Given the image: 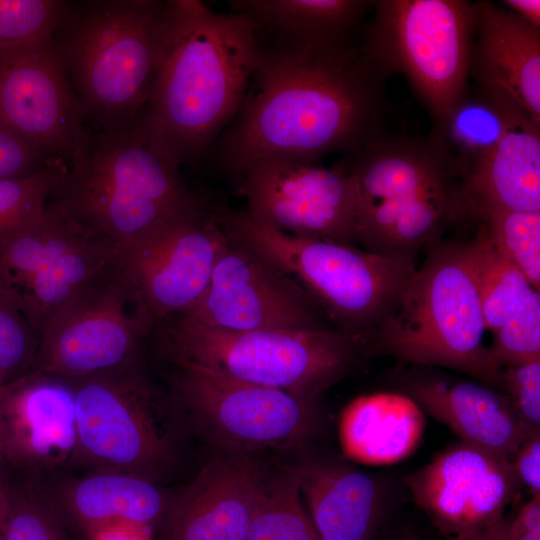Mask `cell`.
<instances>
[{"instance_id": "836d02e7", "label": "cell", "mask_w": 540, "mask_h": 540, "mask_svg": "<svg viewBox=\"0 0 540 540\" xmlns=\"http://www.w3.org/2000/svg\"><path fill=\"white\" fill-rule=\"evenodd\" d=\"M60 158L50 159L40 170L25 176L0 179V232L44 211L49 196L67 170Z\"/></svg>"}, {"instance_id": "83f0119b", "label": "cell", "mask_w": 540, "mask_h": 540, "mask_svg": "<svg viewBox=\"0 0 540 540\" xmlns=\"http://www.w3.org/2000/svg\"><path fill=\"white\" fill-rule=\"evenodd\" d=\"M519 112L523 111L498 94L469 86L451 112L433 124L431 132L463 180L497 145Z\"/></svg>"}, {"instance_id": "7c38bea8", "label": "cell", "mask_w": 540, "mask_h": 540, "mask_svg": "<svg viewBox=\"0 0 540 540\" xmlns=\"http://www.w3.org/2000/svg\"><path fill=\"white\" fill-rule=\"evenodd\" d=\"M48 207L0 232V289L41 336L51 321L118 260Z\"/></svg>"}, {"instance_id": "f1b7e54d", "label": "cell", "mask_w": 540, "mask_h": 540, "mask_svg": "<svg viewBox=\"0 0 540 540\" xmlns=\"http://www.w3.org/2000/svg\"><path fill=\"white\" fill-rule=\"evenodd\" d=\"M472 239L462 241L480 300L487 330L507 322L534 289L520 270L497 248L485 227L475 222Z\"/></svg>"}, {"instance_id": "4316f807", "label": "cell", "mask_w": 540, "mask_h": 540, "mask_svg": "<svg viewBox=\"0 0 540 540\" xmlns=\"http://www.w3.org/2000/svg\"><path fill=\"white\" fill-rule=\"evenodd\" d=\"M368 0H233L232 12L249 16L260 31L296 40L340 44L355 42Z\"/></svg>"}, {"instance_id": "7a4b0ae2", "label": "cell", "mask_w": 540, "mask_h": 540, "mask_svg": "<svg viewBox=\"0 0 540 540\" xmlns=\"http://www.w3.org/2000/svg\"><path fill=\"white\" fill-rule=\"evenodd\" d=\"M259 60L256 25L198 0L166 1L162 44L142 113L181 164L200 156L239 111Z\"/></svg>"}, {"instance_id": "d4e9b609", "label": "cell", "mask_w": 540, "mask_h": 540, "mask_svg": "<svg viewBox=\"0 0 540 540\" xmlns=\"http://www.w3.org/2000/svg\"><path fill=\"white\" fill-rule=\"evenodd\" d=\"M462 183L473 221L492 211H540V124L519 112Z\"/></svg>"}, {"instance_id": "5b68a950", "label": "cell", "mask_w": 540, "mask_h": 540, "mask_svg": "<svg viewBox=\"0 0 540 540\" xmlns=\"http://www.w3.org/2000/svg\"><path fill=\"white\" fill-rule=\"evenodd\" d=\"M481 300L462 241L441 240L408 280L394 305L365 340V354L468 374L503 388V368L484 336Z\"/></svg>"}, {"instance_id": "52a82bcc", "label": "cell", "mask_w": 540, "mask_h": 540, "mask_svg": "<svg viewBox=\"0 0 540 540\" xmlns=\"http://www.w3.org/2000/svg\"><path fill=\"white\" fill-rule=\"evenodd\" d=\"M214 217L227 236L296 281L335 329L363 344L416 270L415 259L289 235L255 220L245 209Z\"/></svg>"}, {"instance_id": "e0dca14e", "label": "cell", "mask_w": 540, "mask_h": 540, "mask_svg": "<svg viewBox=\"0 0 540 540\" xmlns=\"http://www.w3.org/2000/svg\"><path fill=\"white\" fill-rule=\"evenodd\" d=\"M53 38L0 53V121L70 162L88 134Z\"/></svg>"}, {"instance_id": "ba28073f", "label": "cell", "mask_w": 540, "mask_h": 540, "mask_svg": "<svg viewBox=\"0 0 540 540\" xmlns=\"http://www.w3.org/2000/svg\"><path fill=\"white\" fill-rule=\"evenodd\" d=\"M173 364L189 363L317 401L365 354L363 343L335 328L233 331L185 315L154 329Z\"/></svg>"}, {"instance_id": "8d00e7d4", "label": "cell", "mask_w": 540, "mask_h": 540, "mask_svg": "<svg viewBox=\"0 0 540 540\" xmlns=\"http://www.w3.org/2000/svg\"><path fill=\"white\" fill-rule=\"evenodd\" d=\"M503 388L520 419L539 431L540 361L503 368Z\"/></svg>"}, {"instance_id": "9c48e42d", "label": "cell", "mask_w": 540, "mask_h": 540, "mask_svg": "<svg viewBox=\"0 0 540 540\" xmlns=\"http://www.w3.org/2000/svg\"><path fill=\"white\" fill-rule=\"evenodd\" d=\"M363 28L366 56L389 76L403 74L441 122L469 85L474 2L377 0Z\"/></svg>"}, {"instance_id": "484cf974", "label": "cell", "mask_w": 540, "mask_h": 540, "mask_svg": "<svg viewBox=\"0 0 540 540\" xmlns=\"http://www.w3.org/2000/svg\"><path fill=\"white\" fill-rule=\"evenodd\" d=\"M424 430L418 404L405 394L381 392L353 400L341 415L345 454L367 464H388L409 455Z\"/></svg>"}, {"instance_id": "5bb4252c", "label": "cell", "mask_w": 540, "mask_h": 540, "mask_svg": "<svg viewBox=\"0 0 540 540\" xmlns=\"http://www.w3.org/2000/svg\"><path fill=\"white\" fill-rule=\"evenodd\" d=\"M240 177L245 210L255 220L297 237L356 243L358 189L345 164L270 158Z\"/></svg>"}, {"instance_id": "ac0fdd59", "label": "cell", "mask_w": 540, "mask_h": 540, "mask_svg": "<svg viewBox=\"0 0 540 540\" xmlns=\"http://www.w3.org/2000/svg\"><path fill=\"white\" fill-rule=\"evenodd\" d=\"M223 237L214 216L202 210L153 239L120 250V272L156 325L202 297Z\"/></svg>"}, {"instance_id": "bcb514c9", "label": "cell", "mask_w": 540, "mask_h": 540, "mask_svg": "<svg viewBox=\"0 0 540 540\" xmlns=\"http://www.w3.org/2000/svg\"><path fill=\"white\" fill-rule=\"evenodd\" d=\"M0 474H5L3 457H2L1 450H0Z\"/></svg>"}, {"instance_id": "ee69618b", "label": "cell", "mask_w": 540, "mask_h": 540, "mask_svg": "<svg viewBox=\"0 0 540 540\" xmlns=\"http://www.w3.org/2000/svg\"><path fill=\"white\" fill-rule=\"evenodd\" d=\"M7 507V478L6 474H0V529L2 530Z\"/></svg>"}, {"instance_id": "3957f363", "label": "cell", "mask_w": 540, "mask_h": 540, "mask_svg": "<svg viewBox=\"0 0 540 540\" xmlns=\"http://www.w3.org/2000/svg\"><path fill=\"white\" fill-rule=\"evenodd\" d=\"M47 207L89 239L140 245L203 210L175 160L140 113L88 134Z\"/></svg>"}, {"instance_id": "cb8c5ba5", "label": "cell", "mask_w": 540, "mask_h": 540, "mask_svg": "<svg viewBox=\"0 0 540 540\" xmlns=\"http://www.w3.org/2000/svg\"><path fill=\"white\" fill-rule=\"evenodd\" d=\"M297 468L319 540H372L384 506L379 480L338 462L309 461Z\"/></svg>"}, {"instance_id": "d6986e66", "label": "cell", "mask_w": 540, "mask_h": 540, "mask_svg": "<svg viewBox=\"0 0 540 540\" xmlns=\"http://www.w3.org/2000/svg\"><path fill=\"white\" fill-rule=\"evenodd\" d=\"M0 450L4 469L41 481L74 465L76 409L68 381L28 374L0 395Z\"/></svg>"}, {"instance_id": "277c9868", "label": "cell", "mask_w": 540, "mask_h": 540, "mask_svg": "<svg viewBox=\"0 0 540 540\" xmlns=\"http://www.w3.org/2000/svg\"><path fill=\"white\" fill-rule=\"evenodd\" d=\"M345 164L358 189L356 242L367 251L415 259L450 229L473 221L461 177L443 146L380 133Z\"/></svg>"}, {"instance_id": "603a6c76", "label": "cell", "mask_w": 540, "mask_h": 540, "mask_svg": "<svg viewBox=\"0 0 540 540\" xmlns=\"http://www.w3.org/2000/svg\"><path fill=\"white\" fill-rule=\"evenodd\" d=\"M403 388L463 442L510 461L521 443L537 432L520 419L507 395L487 385L414 373L404 378Z\"/></svg>"}, {"instance_id": "4dcf8cb0", "label": "cell", "mask_w": 540, "mask_h": 540, "mask_svg": "<svg viewBox=\"0 0 540 540\" xmlns=\"http://www.w3.org/2000/svg\"><path fill=\"white\" fill-rule=\"evenodd\" d=\"M7 478L5 540H71L69 532L39 484Z\"/></svg>"}, {"instance_id": "c3c4849f", "label": "cell", "mask_w": 540, "mask_h": 540, "mask_svg": "<svg viewBox=\"0 0 540 540\" xmlns=\"http://www.w3.org/2000/svg\"><path fill=\"white\" fill-rule=\"evenodd\" d=\"M0 540H5L3 533L0 535Z\"/></svg>"}, {"instance_id": "44dd1931", "label": "cell", "mask_w": 540, "mask_h": 540, "mask_svg": "<svg viewBox=\"0 0 540 540\" xmlns=\"http://www.w3.org/2000/svg\"><path fill=\"white\" fill-rule=\"evenodd\" d=\"M470 78L540 124V28L499 4L474 2Z\"/></svg>"}, {"instance_id": "60d3db41", "label": "cell", "mask_w": 540, "mask_h": 540, "mask_svg": "<svg viewBox=\"0 0 540 540\" xmlns=\"http://www.w3.org/2000/svg\"><path fill=\"white\" fill-rule=\"evenodd\" d=\"M502 4L528 24L540 28L539 0H505Z\"/></svg>"}, {"instance_id": "4fadbf2b", "label": "cell", "mask_w": 540, "mask_h": 540, "mask_svg": "<svg viewBox=\"0 0 540 540\" xmlns=\"http://www.w3.org/2000/svg\"><path fill=\"white\" fill-rule=\"evenodd\" d=\"M172 383L192 420L220 450L250 454L296 447L318 430L317 401L180 363Z\"/></svg>"}, {"instance_id": "7dc6e473", "label": "cell", "mask_w": 540, "mask_h": 540, "mask_svg": "<svg viewBox=\"0 0 540 540\" xmlns=\"http://www.w3.org/2000/svg\"><path fill=\"white\" fill-rule=\"evenodd\" d=\"M4 387H5L4 382H3V380H2V378H1V376H0V395H1V393L3 392V390H4Z\"/></svg>"}, {"instance_id": "2e32d148", "label": "cell", "mask_w": 540, "mask_h": 540, "mask_svg": "<svg viewBox=\"0 0 540 540\" xmlns=\"http://www.w3.org/2000/svg\"><path fill=\"white\" fill-rule=\"evenodd\" d=\"M406 482L417 505L454 540H491L520 486L512 461L463 441Z\"/></svg>"}, {"instance_id": "74e56055", "label": "cell", "mask_w": 540, "mask_h": 540, "mask_svg": "<svg viewBox=\"0 0 540 540\" xmlns=\"http://www.w3.org/2000/svg\"><path fill=\"white\" fill-rule=\"evenodd\" d=\"M52 158L37 144L0 121V179L32 174Z\"/></svg>"}, {"instance_id": "f546056e", "label": "cell", "mask_w": 540, "mask_h": 540, "mask_svg": "<svg viewBox=\"0 0 540 540\" xmlns=\"http://www.w3.org/2000/svg\"><path fill=\"white\" fill-rule=\"evenodd\" d=\"M247 540H319L302 504L297 466L267 473Z\"/></svg>"}, {"instance_id": "e575fe53", "label": "cell", "mask_w": 540, "mask_h": 540, "mask_svg": "<svg viewBox=\"0 0 540 540\" xmlns=\"http://www.w3.org/2000/svg\"><path fill=\"white\" fill-rule=\"evenodd\" d=\"M489 350L501 367L540 361V293L532 289L518 311L493 333Z\"/></svg>"}, {"instance_id": "b9f144b4", "label": "cell", "mask_w": 540, "mask_h": 540, "mask_svg": "<svg viewBox=\"0 0 540 540\" xmlns=\"http://www.w3.org/2000/svg\"><path fill=\"white\" fill-rule=\"evenodd\" d=\"M90 540H148L147 531L128 526H116L100 531Z\"/></svg>"}, {"instance_id": "f35d334b", "label": "cell", "mask_w": 540, "mask_h": 540, "mask_svg": "<svg viewBox=\"0 0 540 540\" xmlns=\"http://www.w3.org/2000/svg\"><path fill=\"white\" fill-rule=\"evenodd\" d=\"M513 469L520 483L533 495L540 494V432L528 436L512 459Z\"/></svg>"}, {"instance_id": "ffe728a7", "label": "cell", "mask_w": 540, "mask_h": 540, "mask_svg": "<svg viewBox=\"0 0 540 540\" xmlns=\"http://www.w3.org/2000/svg\"><path fill=\"white\" fill-rule=\"evenodd\" d=\"M267 473L250 454L220 450L171 496L155 540H247Z\"/></svg>"}, {"instance_id": "d6a6232c", "label": "cell", "mask_w": 540, "mask_h": 540, "mask_svg": "<svg viewBox=\"0 0 540 540\" xmlns=\"http://www.w3.org/2000/svg\"><path fill=\"white\" fill-rule=\"evenodd\" d=\"M69 8L59 0H0V53L53 38Z\"/></svg>"}, {"instance_id": "1f68e13d", "label": "cell", "mask_w": 540, "mask_h": 540, "mask_svg": "<svg viewBox=\"0 0 540 540\" xmlns=\"http://www.w3.org/2000/svg\"><path fill=\"white\" fill-rule=\"evenodd\" d=\"M503 255L540 287V211H492L477 217Z\"/></svg>"}, {"instance_id": "7402d4cb", "label": "cell", "mask_w": 540, "mask_h": 540, "mask_svg": "<svg viewBox=\"0 0 540 540\" xmlns=\"http://www.w3.org/2000/svg\"><path fill=\"white\" fill-rule=\"evenodd\" d=\"M35 482L67 529L77 530L86 540L111 527L148 531L160 525L172 496L156 482L109 471L82 477L59 474Z\"/></svg>"}, {"instance_id": "9a60e30c", "label": "cell", "mask_w": 540, "mask_h": 540, "mask_svg": "<svg viewBox=\"0 0 540 540\" xmlns=\"http://www.w3.org/2000/svg\"><path fill=\"white\" fill-rule=\"evenodd\" d=\"M181 315L233 331L334 328L296 281L225 233L206 291Z\"/></svg>"}, {"instance_id": "f6af8a7d", "label": "cell", "mask_w": 540, "mask_h": 540, "mask_svg": "<svg viewBox=\"0 0 540 540\" xmlns=\"http://www.w3.org/2000/svg\"><path fill=\"white\" fill-rule=\"evenodd\" d=\"M393 540H418V539L413 535L406 534V535L398 536L397 538Z\"/></svg>"}, {"instance_id": "ab89813d", "label": "cell", "mask_w": 540, "mask_h": 540, "mask_svg": "<svg viewBox=\"0 0 540 540\" xmlns=\"http://www.w3.org/2000/svg\"><path fill=\"white\" fill-rule=\"evenodd\" d=\"M510 524L519 530L540 534V494L533 495Z\"/></svg>"}, {"instance_id": "8fae6325", "label": "cell", "mask_w": 540, "mask_h": 540, "mask_svg": "<svg viewBox=\"0 0 540 540\" xmlns=\"http://www.w3.org/2000/svg\"><path fill=\"white\" fill-rule=\"evenodd\" d=\"M118 260L51 321L28 374L76 380L140 367L156 323Z\"/></svg>"}, {"instance_id": "681fc988", "label": "cell", "mask_w": 540, "mask_h": 540, "mask_svg": "<svg viewBox=\"0 0 540 540\" xmlns=\"http://www.w3.org/2000/svg\"><path fill=\"white\" fill-rule=\"evenodd\" d=\"M2 394V393H1Z\"/></svg>"}, {"instance_id": "6da1fadb", "label": "cell", "mask_w": 540, "mask_h": 540, "mask_svg": "<svg viewBox=\"0 0 540 540\" xmlns=\"http://www.w3.org/2000/svg\"><path fill=\"white\" fill-rule=\"evenodd\" d=\"M259 60L219 156L237 176L255 162L317 163L382 133L389 75L356 42L309 43L260 31Z\"/></svg>"}, {"instance_id": "8992f818", "label": "cell", "mask_w": 540, "mask_h": 540, "mask_svg": "<svg viewBox=\"0 0 540 540\" xmlns=\"http://www.w3.org/2000/svg\"><path fill=\"white\" fill-rule=\"evenodd\" d=\"M165 9L166 2L155 0L70 5L55 45L85 114L104 128L130 122L145 108L159 62Z\"/></svg>"}, {"instance_id": "30bf717a", "label": "cell", "mask_w": 540, "mask_h": 540, "mask_svg": "<svg viewBox=\"0 0 540 540\" xmlns=\"http://www.w3.org/2000/svg\"><path fill=\"white\" fill-rule=\"evenodd\" d=\"M75 466L158 481L175 460L159 398L140 367L76 380Z\"/></svg>"}, {"instance_id": "d590c367", "label": "cell", "mask_w": 540, "mask_h": 540, "mask_svg": "<svg viewBox=\"0 0 540 540\" xmlns=\"http://www.w3.org/2000/svg\"><path fill=\"white\" fill-rule=\"evenodd\" d=\"M39 342L28 320L0 289V376L5 386L30 372Z\"/></svg>"}, {"instance_id": "7bdbcfd3", "label": "cell", "mask_w": 540, "mask_h": 540, "mask_svg": "<svg viewBox=\"0 0 540 540\" xmlns=\"http://www.w3.org/2000/svg\"><path fill=\"white\" fill-rule=\"evenodd\" d=\"M491 540H540V534L519 530L505 522Z\"/></svg>"}]
</instances>
